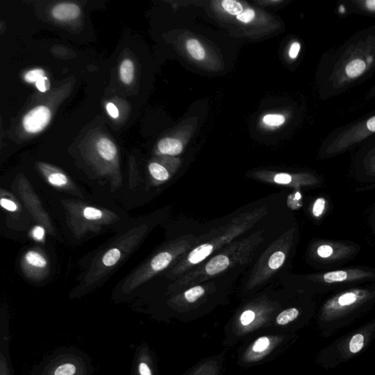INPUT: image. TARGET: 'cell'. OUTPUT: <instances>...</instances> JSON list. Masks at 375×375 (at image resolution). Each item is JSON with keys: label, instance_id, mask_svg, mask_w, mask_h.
<instances>
[{"label": "cell", "instance_id": "cell-1", "mask_svg": "<svg viewBox=\"0 0 375 375\" xmlns=\"http://www.w3.org/2000/svg\"><path fill=\"white\" fill-rule=\"evenodd\" d=\"M375 68V26L354 34L325 57V95L340 94Z\"/></svg>", "mask_w": 375, "mask_h": 375}, {"label": "cell", "instance_id": "cell-2", "mask_svg": "<svg viewBox=\"0 0 375 375\" xmlns=\"http://www.w3.org/2000/svg\"><path fill=\"white\" fill-rule=\"evenodd\" d=\"M375 135V112L368 117H364L356 122L336 129L325 139V148L328 153L353 146L355 144L366 141Z\"/></svg>", "mask_w": 375, "mask_h": 375}, {"label": "cell", "instance_id": "cell-3", "mask_svg": "<svg viewBox=\"0 0 375 375\" xmlns=\"http://www.w3.org/2000/svg\"><path fill=\"white\" fill-rule=\"evenodd\" d=\"M365 291L352 290L341 294L327 302L324 307L325 321L334 320L345 314L367 298Z\"/></svg>", "mask_w": 375, "mask_h": 375}, {"label": "cell", "instance_id": "cell-4", "mask_svg": "<svg viewBox=\"0 0 375 375\" xmlns=\"http://www.w3.org/2000/svg\"><path fill=\"white\" fill-rule=\"evenodd\" d=\"M51 116L52 115L49 108L45 106H37L24 117V127L29 133H38L49 124Z\"/></svg>", "mask_w": 375, "mask_h": 375}, {"label": "cell", "instance_id": "cell-5", "mask_svg": "<svg viewBox=\"0 0 375 375\" xmlns=\"http://www.w3.org/2000/svg\"><path fill=\"white\" fill-rule=\"evenodd\" d=\"M80 14V9L72 3L58 4L52 10V16L59 21H69L76 19Z\"/></svg>", "mask_w": 375, "mask_h": 375}, {"label": "cell", "instance_id": "cell-6", "mask_svg": "<svg viewBox=\"0 0 375 375\" xmlns=\"http://www.w3.org/2000/svg\"><path fill=\"white\" fill-rule=\"evenodd\" d=\"M158 149L161 154L176 156L182 152L183 145L178 139L165 138L159 142Z\"/></svg>", "mask_w": 375, "mask_h": 375}, {"label": "cell", "instance_id": "cell-7", "mask_svg": "<svg viewBox=\"0 0 375 375\" xmlns=\"http://www.w3.org/2000/svg\"><path fill=\"white\" fill-rule=\"evenodd\" d=\"M229 259L225 255H218L213 258L206 265V272L209 275H216L229 267Z\"/></svg>", "mask_w": 375, "mask_h": 375}, {"label": "cell", "instance_id": "cell-8", "mask_svg": "<svg viewBox=\"0 0 375 375\" xmlns=\"http://www.w3.org/2000/svg\"><path fill=\"white\" fill-rule=\"evenodd\" d=\"M97 149L103 158L111 160L116 156L117 148L112 141L102 138L97 143Z\"/></svg>", "mask_w": 375, "mask_h": 375}, {"label": "cell", "instance_id": "cell-9", "mask_svg": "<svg viewBox=\"0 0 375 375\" xmlns=\"http://www.w3.org/2000/svg\"><path fill=\"white\" fill-rule=\"evenodd\" d=\"M214 247L211 244H203L190 252L188 256V261L190 263L198 264L206 259L212 253Z\"/></svg>", "mask_w": 375, "mask_h": 375}, {"label": "cell", "instance_id": "cell-10", "mask_svg": "<svg viewBox=\"0 0 375 375\" xmlns=\"http://www.w3.org/2000/svg\"><path fill=\"white\" fill-rule=\"evenodd\" d=\"M121 79L124 83L129 85L134 78V65L130 60H125L120 67Z\"/></svg>", "mask_w": 375, "mask_h": 375}, {"label": "cell", "instance_id": "cell-11", "mask_svg": "<svg viewBox=\"0 0 375 375\" xmlns=\"http://www.w3.org/2000/svg\"><path fill=\"white\" fill-rule=\"evenodd\" d=\"M352 6L349 7L353 8L352 11L363 12L370 14H375V0H367V1H349Z\"/></svg>", "mask_w": 375, "mask_h": 375}, {"label": "cell", "instance_id": "cell-12", "mask_svg": "<svg viewBox=\"0 0 375 375\" xmlns=\"http://www.w3.org/2000/svg\"><path fill=\"white\" fill-rule=\"evenodd\" d=\"M187 47L188 52L194 59L201 61L205 58V49L198 40L195 39L189 40L187 42Z\"/></svg>", "mask_w": 375, "mask_h": 375}, {"label": "cell", "instance_id": "cell-13", "mask_svg": "<svg viewBox=\"0 0 375 375\" xmlns=\"http://www.w3.org/2000/svg\"><path fill=\"white\" fill-rule=\"evenodd\" d=\"M172 259V255L170 253L167 252H162L154 258L151 262V266L154 271H161L169 265Z\"/></svg>", "mask_w": 375, "mask_h": 375}, {"label": "cell", "instance_id": "cell-14", "mask_svg": "<svg viewBox=\"0 0 375 375\" xmlns=\"http://www.w3.org/2000/svg\"><path fill=\"white\" fill-rule=\"evenodd\" d=\"M365 336L361 333L355 334L349 340V351L351 354H356L361 352L365 345Z\"/></svg>", "mask_w": 375, "mask_h": 375}, {"label": "cell", "instance_id": "cell-15", "mask_svg": "<svg viewBox=\"0 0 375 375\" xmlns=\"http://www.w3.org/2000/svg\"><path fill=\"white\" fill-rule=\"evenodd\" d=\"M298 314L299 312L297 309L292 308L285 310L277 316V323L281 325H286L289 322L295 320L298 317Z\"/></svg>", "mask_w": 375, "mask_h": 375}, {"label": "cell", "instance_id": "cell-16", "mask_svg": "<svg viewBox=\"0 0 375 375\" xmlns=\"http://www.w3.org/2000/svg\"><path fill=\"white\" fill-rule=\"evenodd\" d=\"M149 170L152 176L157 181H164L169 178L167 170L158 163H151L149 166Z\"/></svg>", "mask_w": 375, "mask_h": 375}, {"label": "cell", "instance_id": "cell-17", "mask_svg": "<svg viewBox=\"0 0 375 375\" xmlns=\"http://www.w3.org/2000/svg\"><path fill=\"white\" fill-rule=\"evenodd\" d=\"M222 7L229 14L238 15L243 13V7L238 1L234 0H224L222 1Z\"/></svg>", "mask_w": 375, "mask_h": 375}, {"label": "cell", "instance_id": "cell-18", "mask_svg": "<svg viewBox=\"0 0 375 375\" xmlns=\"http://www.w3.org/2000/svg\"><path fill=\"white\" fill-rule=\"evenodd\" d=\"M26 259L28 263L37 268H44L47 265L46 259L36 252H28L26 254Z\"/></svg>", "mask_w": 375, "mask_h": 375}, {"label": "cell", "instance_id": "cell-19", "mask_svg": "<svg viewBox=\"0 0 375 375\" xmlns=\"http://www.w3.org/2000/svg\"><path fill=\"white\" fill-rule=\"evenodd\" d=\"M121 253L118 249L109 250L103 258V262L106 266H113L121 258Z\"/></svg>", "mask_w": 375, "mask_h": 375}, {"label": "cell", "instance_id": "cell-20", "mask_svg": "<svg viewBox=\"0 0 375 375\" xmlns=\"http://www.w3.org/2000/svg\"><path fill=\"white\" fill-rule=\"evenodd\" d=\"M324 280L328 283L342 282L347 279V273L346 271H339L327 273L324 275Z\"/></svg>", "mask_w": 375, "mask_h": 375}, {"label": "cell", "instance_id": "cell-21", "mask_svg": "<svg viewBox=\"0 0 375 375\" xmlns=\"http://www.w3.org/2000/svg\"><path fill=\"white\" fill-rule=\"evenodd\" d=\"M204 293H205L204 288L201 286H196L187 290L184 294V296L188 302L193 303L202 297Z\"/></svg>", "mask_w": 375, "mask_h": 375}, {"label": "cell", "instance_id": "cell-22", "mask_svg": "<svg viewBox=\"0 0 375 375\" xmlns=\"http://www.w3.org/2000/svg\"><path fill=\"white\" fill-rule=\"evenodd\" d=\"M285 254L281 251H277L271 256L268 265L273 270L278 269L284 262Z\"/></svg>", "mask_w": 375, "mask_h": 375}, {"label": "cell", "instance_id": "cell-23", "mask_svg": "<svg viewBox=\"0 0 375 375\" xmlns=\"http://www.w3.org/2000/svg\"><path fill=\"white\" fill-rule=\"evenodd\" d=\"M263 121L268 125L279 126L284 123L285 118L281 115H268L264 117Z\"/></svg>", "mask_w": 375, "mask_h": 375}, {"label": "cell", "instance_id": "cell-24", "mask_svg": "<svg viewBox=\"0 0 375 375\" xmlns=\"http://www.w3.org/2000/svg\"><path fill=\"white\" fill-rule=\"evenodd\" d=\"M270 344H271V342H270L269 339L266 337H262L255 342L254 344L252 346V349L256 352H263L269 347Z\"/></svg>", "mask_w": 375, "mask_h": 375}, {"label": "cell", "instance_id": "cell-25", "mask_svg": "<svg viewBox=\"0 0 375 375\" xmlns=\"http://www.w3.org/2000/svg\"><path fill=\"white\" fill-rule=\"evenodd\" d=\"M45 75V72L42 69H34L31 70L25 74V79L26 82L29 83H34L37 82V80L41 77H43Z\"/></svg>", "mask_w": 375, "mask_h": 375}, {"label": "cell", "instance_id": "cell-26", "mask_svg": "<svg viewBox=\"0 0 375 375\" xmlns=\"http://www.w3.org/2000/svg\"><path fill=\"white\" fill-rule=\"evenodd\" d=\"M49 181L52 185L56 186V187H62L67 184V180L65 175L61 173H55L49 176Z\"/></svg>", "mask_w": 375, "mask_h": 375}, {"label": "cell", "instance_id": "cell-27", "mask_svg": "<svg viewBox=\"0 0 375 375\" xmlns=\"http://www.w3.org/2000/svg\"><path fill=\"white\" fill-rule=\"evenodd\" d=\"M76 373V367L73 364H63L58 367L55 371V375H73Z\"/></svg>", "mask_w": 375, "mask_h": 375}, {"label": "cell", "instance_id": "cell-28", "mask_svg": "<svg viewBox=\"0 0 375 375\" xmlns=\"http://www.w3.org/2000/svg\"><path fill=\"white\" fill-rule=\"evenodd\" d=\"M84 216L89 220H97L101 218L103 214L99 210L94 208H86L84 211Z\"/></svg>", "mask_w": 375, "mask_h": 375}, {"label": "cell", "instance_id": "cell-29", "mask_svg": "<svg viewBox=\"0 0 375 375\" xmlns=\"http://www.w3.org/2000/svg\"><path fill=\"white\" fill-rule=\"evenodd\" d=\"M325 200L324 198H319L315 201L313 207V214L314 217H319L322 215L325 210Z\"/></svg>", "mask_w": 375, "mask_h": 375}, {"label": "cell", "instance_id": "cell-30", "mask_svg": "<svg viewBox=\"0 0 375 375\" xmlns=\"http://www.w3.org/2000/svg\"><path fill=\"white\" fill-rule=\"evenodd\" d=\"M255 319V313L251 310H247L241 314L240 320L244 326H247Z\"/></svg>", "mask_w": 375, "mask_h": 375}, {"label": "cell", "instance_id": "cell-31", "mask_svg": "<svg viewBox=\"0 0 375 375\" xmlns=\"http://www.w3.org/2000/svg\"><path fill=\"white\" fill-rule=\"evenodd\" d=\"M255 12L251 9H247L241 14L237 16V19L244 23H249L254 18Z\"/></svg>", "mask_w": 375, "mask_h": 375}, {"label": "cell", "instance_id": "cell-32", "mask_svg": "<svg viewBox=\"0 0 375 375\" xmlns=\"http://www.w3.org/2000/svg\"><path fill=\"white\" fill-rule=\"evenodd\" d=\"M334 250L332 247L328 245H323L317 249V253L320 257L328 258L332 255Z\"/></svg>", "mask_w": 375, "mask_h": 375}, {"label": "cell", "instance_id": "cell-33", "mask_svg": "<svg viewBox=\"0 0 375 375\" xmlns=\"http://www.w3.org/2000/svg\"><path fill=\"white\" fill-rule=\"evenodd\" d=\"M35 85L37 89H38L40 92L44 93L49 90V85H50V84H49L48 78L46 77V76H43V77L40 78L39 80L37 81Z\"/></svg>", "mask_w": 375, "mask_h": 375}, {"label": "cell", "instance_id": "cell-34", "mask_svg": "<svg viewBox=\"0 0 375 375\" xmlns=\"http://www.w3.org/2000/svg\"><path fill=\"white\" fill-rule=\"evenodd\" d=\"M274 181L279 184H288L292 181V177L288 174H278L274 177Z\"/></svg>", "mask_w": 375, "mask_h": 375}, {"label": "cell", "instance_id": "cell-35", "mask_svg": "<svg viewBox=\"0 0 375 375\" xmlns=\"http://www.w3.org/2000/svg\"><path fill=\"white\" fill-rule=\"evenodd\" d=\"M0 203H1V207L7 211L13 212V211H16L17 210V206H16V204L12 201L9 200V199H1Z\"/></svg>", "mask_w": 375, "mask_h": 375}, {"label": "cell", "instance_id": "cell-36", "mask_svg": "<svg viewBox=\"0 0 375 375\" xmlns=\"http://www.w3.org/2000/svg\"><path fill=\"white\" fill-rule=\"evenodd\" d=\"M300 49H301V44L298 42H295L292 43L289 49V55L292 59H295L299 54Z\"/></svg>", "mask_w": 375, "mask_h": 375}, {"label": "cell", "instance_id": "cell-37", "mask_svg": "<svg viewBox=\"0 0 375 375\" xmlns=\"http://www.w3.org/2000/svg\"><path fill=\"white\" fill-rule=\"evenodd\" d=\"M106 109H107L108 113L110 115L112 118H118L119 117V112H118V108L116 107L115 104L112 103H107L106 105Z\"/></svg>", "mask_w": 375, "mask_h": 375}, {"label": "cell", "instance_id": "cell-38", "mask_svg": "<svg viewBox=\"0 0 375 375\" xmlns=\"http://www.w3.org/2000/svg\"><path fill=\"white\" fill-rule=\"evenodd\" d=\"M44 234V229L41 226H36L33 230V236L38 241L43 239Z\"/></svg>", "mask_w": 375, "mask_h": 375}, {"label": "cell", "instance_id": "cell-39", "mask_svg": "<svg viewBox=\"0 0 375 375\" xmlns=\"http://www.w3.org/2000/svg\"><path fill=\"white\" fill-rule=\"evenodd\" d=\"M139 373L141 375H152L149 367L145 363H142L139 365Z\"/></svg>", "mask_w": 375, "mask_h": 375}, {"label": "cell", "instance_id": "cell-40", "mask_svg": "<svg viewBox=\"0 0 375 375\" xmlns=\"http://www.w3.org/2000/svg\"><path fill=\"white\" fill-rule=\"evenodd\" d=\"M369 95H370V97H373V96H375V86L373 87V89L371 90V91H370V93H369Z\"/></svg>", "mask_w": 375, "mask_h": 375}]
</instances>
